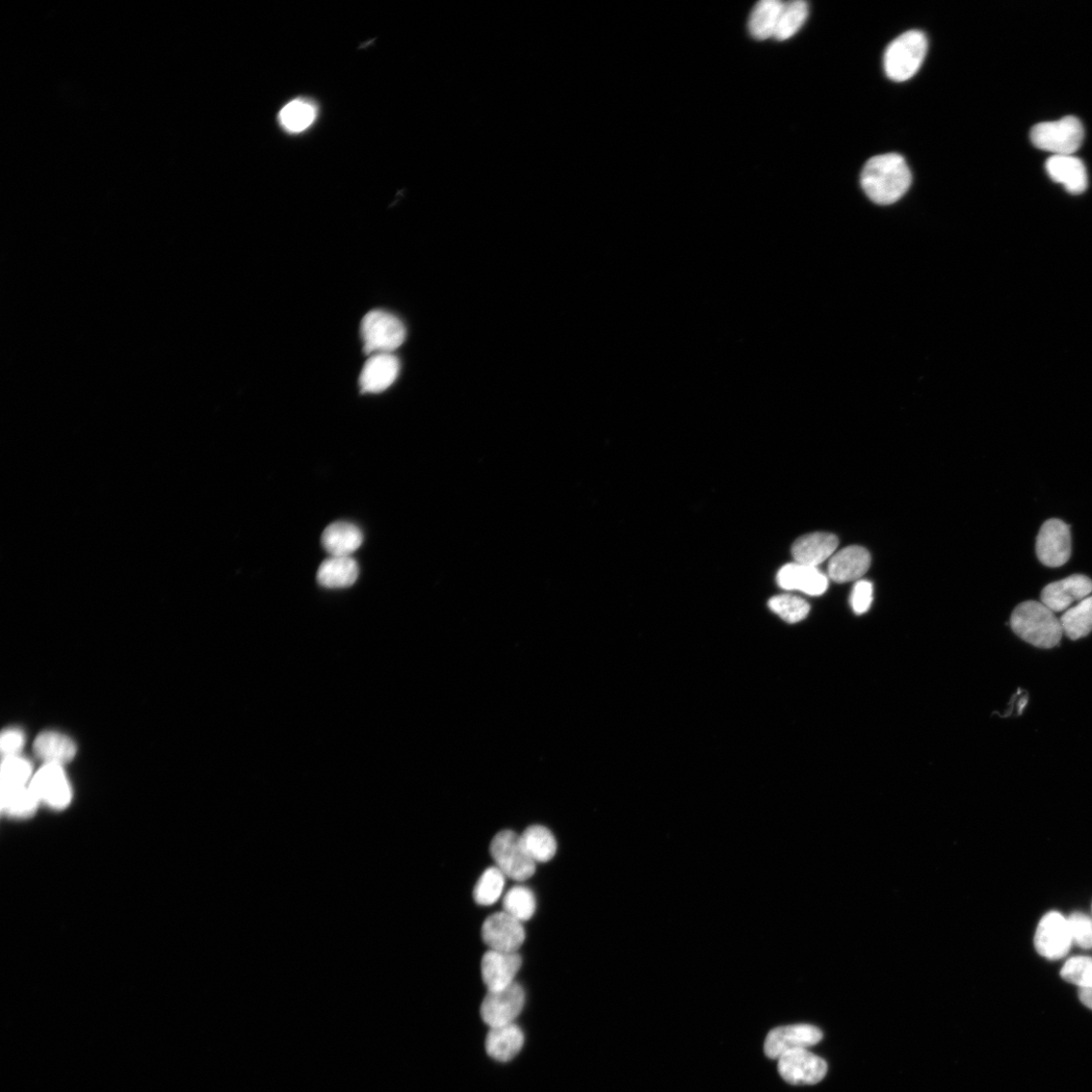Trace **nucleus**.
I'll return each instance as SVG.
<instances>
[{"instance_id":"nucleus-1","label":"nucleus","mask_w":1092,"mask_h":1092,"mask_svg":"<svg viewBox=\"0 0 1092 1092\" xmlns=\"http://www.w3.org/2000/svg\"><path fill=\"white\" fill-rule=\"evenodd\" d=\"M912 171L896 153L875 156L861 173L863 191L872 201L882 205L898 201L912 186Z\"/></svg>"},{"instance_id":"nucleus-2","label":"nucleus","mask_w":1092,"mask_h":1092,"mask_svg":"<svg viewBox=\"0 0 1092 1092\" xmlns=\"http://www.w3.org/2000/svg\"><path fill=\"white\" fill-rule=\"evenodd\" d=\"M1010 627L1020 638L1039 648L1055 647L1063 636L1060 619L1042 602L1020 604L1011 614Z\"/></svg>"},{"instance_id":"nucleus-3","label":"nucleus","mask_w":1092,"mask_h":1092,"mask_svg":"<svg viewBox=\"0 0 1092 1092\" xmlns=\"http://www.w3.org/2000/svg\"><path fill=\"white\" fill-rule=\"evenodd\" d=\"M928 39L921 31H908L896 38L884 55V70L892 81L903 83L922 67L928 52Z\"/></svg>"},{"instance_id":"nucleus-4","label":"nucleus","mask_w":1092,"mask_h":1092,"mask_svg":"<svg viewBox=\"0 0 1092 1092\" xmlns=\"http://www.w3.org/2000/svg\"><path fill=\"white\" fill-rule=\"evenodd\" d=\"M363 352L368 355L392 353L406 340L403 322L384 310H372L361 322Z\"/></svg>"},{"instance_id":"nucleus-5","label":"nucleus","mask_w":1092,"mask_h":1092,"mask_svg":"<svg viewBox=\"0 0 1092 1092\" xmlns=\"http://www.w3.org/2000/svg\"><path fill=\"white\" fill-rule=\"evenodd\" d=\"M490 852L493 861L506 877L515 881L531 878L536 870V862L528 852L522 836L512 830H503L492 839Z\"/></svg>"},{"instance_id":"nucleus-6","label":"nucleus","mask_w":1092,"mask_h":1092,"mask_svg":"<svg viewBox=\"0 0 1092 1092\" xmlns=\"http://www.w3.org/2000/svg\"><path fill=\"white\" fill-rule=\"evenodd\" d=\"M1084 128L1075 117L1036 125L1031 131L1035 147L1054 155H1073L1081 146Z\"/></svg>"},{"instance_id":"nucleus-7","label":"nucleus","mask_w":1092,"mask_h":1092,"mask_svg":"<svg viewBox=\"0 0 1092 1092\" xmlns=\"http://www.w3.org/2000/svg\"><path fill=\"white\" fill-rule=\"evenodd\" d=\"M526 1004L522 985L514 982L504 990L488 992L481 1006L483 1021L490 1028L513 1024Z\"/></svg>"},{"instance_id":"nucleus-8","label":"nucleus","mask_w":1092,"mask_h":1092,"mask_svg":"<svg viewBox=\"0 0 1092 1092\" xmlns=\"http://www.w3.org/2000/svg\"><path fill=\"white\" fill-rule=\"evenodd\" d=\"M1036 552L1038 561L1046 566L1064 565L1072 556L1071 528L1062 520H1048L1037 534Z\"/></svg>"},{"instance_id":"nucleus-9","label":"nucleus","mask_w":1092,"mask_h":1092,"mask_svg":"<svg viewBox=\"0 0 1092 1092\" xmlns=\"http://www.w3.org/2000/svg\"><path fill=\"white\" fill-rule=\"evenodd\" d=\"M1073 943L1069 921L1061 914L1051 912L1039 921L1035 935V947L1039 955L1059 960L1069 954Z\"/></svg>"},{"instance_id":"nucleus-10","label":"nucleus","mask_w":1092,"mask_h":1092,"mask_svg":"<svg viewBox=\"0 0 1092 1092\" xmlns=\"http://www.w3.org/2000/svg\"><path fill=\"white\" fill-rule=\"evenodd\" d=\"M31 788L42 802L51 809L64 810L72 799V790L63 766L44 764L34 774Z\"/></svg>"},{"instance_id":"nucleus-11","label":"nucleus","mask_w":1092,"mask_h":1092,"mask_svg":"<svg viewBox=\"0 0 1092 1092\" xmlns=\"http://www.w3.org/2000/svg\"><path fill=\"white\" fill-rule=\"evenodd\" d=\"M778 1072L795 1085L817 1084L826 1075V1062L808 1049L790 1051L778 1059Z\"/></svg>"},{"instance_id":"nucleus-12","label":"nucleus","mask_w":1092,"mask_h":1092,"mask_svg":"<svg viewBox=\"0 0 1092 1092\" xmlns=\"http://www.w3.org/2000/svg\"><path fill=\"white\" fill-rule=\"evenodd\" d=\"M822 1032L811 1025H792L772 1030L765 1041V1054L770 1059H779L784 1054L808 1049L822 1039Z\"/></svg>"},{"instance_id":"nucleus-13","label":"nucleus","mask_w":1092,"mask_h":1092,"mask_svg":"<svg viewBox=\"0 0 1092 1092\" xmlns=\"http://www.w3.org/2000/svg\"><path fill=\"white\" fill-rule=\"evenodd\" d=\"M482 937L490 950L517 953L526 941V929L522 922L502 912L485 921Z\"/></svg>"},{"instance_id":"nucleus-14","label":"nucleus","mask_w":1092,"mask_h":1092,"mask_svg":"<svg viewBox=\"0 0 1092 1092\" xmlns=\"http://www.w3.org/2000/svg\"><path fill=\"white\" fill-rule=\"evenodd\" d=\"M522 965L523 958L518 953L489 950L482 959V976L488 992L504 990L516 982Z\"/></svg>"},{"instance_id":"nucleus-15","label":"nucleus","mask_w":1092,"mask_h":1092,"mask_svg":"<svg viewBox=\"0 0 1092 1092\" xmlns=\"http://www.w3.org/2000/svg\"><path fill=\"white\" fill-rule=\"evenodd\" d=\"M400 361L392 353L372 355L364 364L359 378L362 394H379L385 391L397 380Z\"/></svg>"},{"instance_id":"nucleus-16","label":"nucleus","mask_w":1092,"mask_h":1092,"mask_svg":"<svg viewBox=\"0 0 1092 1092\" xmlns=\"http://www.w3.org/2000/svg\"><path fill=\"white\" fill-rule=\"evenodd\" d=\"M1092 593V580L1084 575H1074L1049 584L1041 594V602L1054 613L1069 610Z\"/></svg>"},{"instance_id":"nucleus-17","label":"nucleus","mask_w":1092,"mask_h":1092,"mask_svg":"<svg viewBox=\"0 0 1092 1092\" xmlns=\"http://www.w3.org/2000/svg\"><path fill=\"white\" fill-rule=\"evenodd\" d=\"M777 583L787 591H800L810 596H820L828 588V578L817 566L791 563L778 571Z\"/></svg>"},{"instance_id":"nucleus-18","label":"nucleus","mask_w":1092,"mask_h":1092,"mask_svg":"<svg viewBox=\"0 0 1092 1092\" xmlns=\"http://www.w3.org/2000/svg\"><path fill=\"white\" fill-rule=\"evenodd\" d=\"M871 556L862 546L852 545L836 553L828 564V577L837 583L859 581L867 573Z\"/></svg>"},{"instance_id":"nucleus-19","label":"nucleus","mask_w":1092,"mask_h":1092,"mask_svg":"<svg viewBox=\"0 0 1092 1092\" xmlns=\"http://www.w3.org/2000/svg\"><path fill=\"white\" fill-rule=\"evenodd\" d=\"M839 539L831 533L817 532L798 538L792 546L796 563L817 566L836 554Z\"/></svg>"},{"instance_id":"nucleus-20","label":"nucleus","mask_w":1092,"mask_h":1092,"mask_svg":"<svg viewBox=\"0 0 1092 1092\" xmlns=\"http://www.w3.org/2000/svg\"><path fill=\"white\" fill-rule=\"evenodd\" d=\"M1050 177L1073 195L1087 189V174L1082 162L1073 155H1053L1046 163Z\"/></svg>"},{"instance_id":"nucleus-21","label":"nucleus","mask_w":1092,"mask_h":1092,"mask_svg":"<svg viewBox=\"0 0 1092 1092\" xmlns=\"http://www.w3.org/2000/svg\"><path fill=\"white\" fill-rule=\"evenodd\" d=\"M525 1034L516 1024L491 1028L486 1038V1050L491 1058L508 1062L522 1051Z\"/></svg>"},{"instance_id":"nucleus-22","label":"nucleus","mask_w":1092,"mask_h":1092,"mask_svg":"<svg viewBox=\"0 0 1092 1092\" xmlns=\"http://www.w3.org/2000/svg\"><path fill=\"white\" fill-rule=\"evenodd\" d=\"M321 541L330 557H350L362 545L363 534L352 524L335 523L324 530Z\"/></svg>"},{"instance_id":"nucleus-23","label":"nucleus","mask_w":1092,"mask_h":1092,"mask_svg":"<svg viewBox=\"0 0 1092 1092\" xmlns=\"http://www.w3.org/2000/svg\"><path fill=\"white\" fill-rule=\"evenodd\" d=\"M359 567L351 557H330L319 566L318 583L326 589H346L358 579Z\"/></svg>"},{"instance_id":"nucleus-24","label":"nucleus","mask_w":1092,"mask_h":1092,"mask_svg":"<svg viewBox=\"0 0 1092 1092\" xmlns=\"http://www.w3.org/2000/svg\"><path fill=\"white\" fill-rule=\"evenodd\" d=\"M34 750L37 757L43 760L45 764L63 766L74 759L77 746L65 735L57 732H44L37 737Z\"/></svg>"},{"instance_id":"nucleus-25","label":"nucleus","mask_w":1092,"mask_h":1092,"mask_svg":"<svg viewBox=\"0 0 1092 1092\" xmlns=\"http://www.w3.org/2000/svg\"><path fill=\"white\" fill-rule=\"evenodd\" d=\"M784 5L780 0H762L753 8L748 19V31L752 38L759 41L774 38Z\"/></svg>"},{"instance_id":"nucleus-26","label":"nucleus","mask_w":1092,"mask_h":1092,"mask_svg":"<svg viewBox=\"0 0 1092 1092\" xmlns=\"http://www.w3.org/2000/svg\"><path fill=\"white\" fill-rule=\"evenodd\" d=\"M522 838L535 862H549L557 853L558 845L555 836L549 828L542 825L529 826L525 830Z\"/></svg>"},{"instance_id":"nucleus-27","label":"nucleus","mask_w":1092,"mask_h":1092,"mask_svg":"<svg viewBox=\"0 0 1092 1092\" xmlns=\"http://www.w3.org/2000/svg\"><path fill=\"white\" fill-rule=\"evenodd\" d=\"M1063 634L1073 640L1087 637L1092 632V596L1070 608L1060 618Z\"/></svg>"},{"instance_id":"nucleus-28","label":"nucleus","mask_w":1092,"mask_h":1092,"mask_svg":"<svg viewBox=\"0 0 1092 1092\" xmlns=\"http://www.w3.org/2000/svg\"><path fill=\"white\" fill-rule=\"evenodd\" d=\"M316 116L317 110L313 103L297 98L283 107L279 113V121L287 131L300 133L314 123Z\"/></svg>"},{"instance_id":"nucleus-29","label":"nucleus","mask_w":1092,"mask_h":1092,"mask_svg":"<svg viewBox=\"0 0 1092 1092\" xmlns=\"http://www.w3.org/2000/svg\"><path fill=\"white\" fill-rule=\"evenodd\" d=\"M810 14L809 4L802 0L785 3L782 16H780L774 39L787 41L798 33L808 19Z\"/></svg>"},{"instance_id":"nucleus-30","label":"nucleus","mask_w":1092,"mask_h":1092,"mask_svg":"<svg viewBox=\"0 0 1092 1092\" xmlns=\"http://www.w3.org/2000/svg\"><path fill=\"white\" fill-rule=\"evenodd\" d=\"M33 776V767L28 760L19 755L6 757L2 764V791L30 786Z\"/></svg>"},{"instance_id":"nucleus-31","label":"nucleus","mask_w":1092,"mask_h":1092,"mask_svg":"<svg viewBox=\"0 0 1092 1092\" xmlns=\"http://www.w3.org/2000/svg\"><path fill=\"white\" fill-rule=\"evenodd\" d=\"M506 876L498 867L488 868L474 890L475 901L483 906L496 903L502 896Z\"/></svg>"},{"instance_id":"nucleus-32","label":"nucleus","mask_w":1092,"mask_h":1092,"mask_svg":"<svg viewBox=\"0 0 1092 1092\" xmlns=\"http://www.w3.org/2000/svg\"><path fill=\"white\" fill-rule=\"evenodd\" d=\"M39 803L31 785L2 792L3 811L13 818L31 817L38 809Z\"/></svg>"},{"instance_id":"nucleus-33","label":"nucleus","mask_w":1092,"mask_h":1092,"mask_svg":"<svg viewBox=\"0 0 1092 1092\" xmlns=\"http://www.w3.org/2000/svg\"><path fill=\"white\" fill-rule=\"evenodd\" d=\"M504 912L524 923L529 921L536 909L533 892L525 887L512 888L503 898Z\"/></svg>"},{"instance_id":"nucleus-34","label":"nucleus","mask_w":1092,"mask_h":1092,"mask_svg":"<svg viewBox=\"0 0 1092 1092\" xmlns=\"http://www.w3.org/2000/svg\"><path fill=\"white\" fill-rule=\"evenodd\" d=\"M769 608L788 623H797L808 617L811 605L800 597L783 594L771 598Z\"/></svg>"},{"instance_id":"nucleus-35","label":"nucleus","mask_w":1092,"mask_h":1092,"mask_svg":"<svg viewBox=\"0 0 1092 1092\" xmlns=\"http://www.w3.org/2000/svg\"><path fill=\"white\" fill-rule=\"evenodd\" d=\"M1061 977L1079 988L1092 987V958L1074 957L1066 962Z\"/></svg>"},{"instance_id":"nucleus-36","label":"nucleus","mask_w":1092,"mask_h":1092,"mask_svg":"<svg viewBox=\"0 0 1092 1092\" xmlns=\"http://www.w3.org/2000/svg\"><path fill=\"white\" fill-rule=\"evenodd\" d=\"M1074 943L1083 949H1092V920L1080 913L1068 919Z\"/></svg>"},{"instance_id":"nucleus-37","label":"nucleus","mask_w":1092,"mask_h":1092,"mask_svg":"<svg viewBox=\"0 0 1092 1092\" xmlns=\"http://www.w3.org/2000/svg\"><path fill=\"white\" fill-rule=\"evenodd\" d=\"M873 602V586L869 581H856L851 595V605L857 615L866 613Z\"/></svg>"},{"instance_id":"nucleus-38","label":"nucleus","mask_w":1092,"mask_h":1092,"mask_svg":"<svg viewBox=\"0 0 1092 1092\" xmlns=\"http://www.w3.org/2000/svg\"><path fill=\"white\" fill-rule=\"evenodd\" d=\"M25 743V737L18 728H8L0 739V747L6 757L18 756Z\"/></svg>"},{"instance_id":"nucleus-39","label":"nucleus","mask_w":1092,"mask_h":1092,"mask_svg":"<svg viewBox=\"0 0 1092 1092\" xmlns=\"http://www.w3.org/2000/svg\"><path fill=\"white\" fill-rule=\"evenodd\" d=\"M1079 1000L1089 1009H1092V987L1079 988Z\"/></svg>"}]
</instances>
